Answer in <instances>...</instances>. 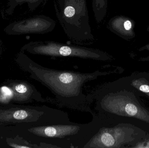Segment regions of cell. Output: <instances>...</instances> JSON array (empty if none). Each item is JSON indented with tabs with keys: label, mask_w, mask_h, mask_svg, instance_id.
<instances>
[{
	"label": "cell",
	"mask_w": 149,
	"mask_h": 148,
	"mask_svg": "<svg viewBox=\"0 0 149 148\" xmlns=\"http://www.w3.org/2000/svg\"><path fill=\"white\" fill-rule=\"evenodd\" d=\"M58 20L67 36L78 42L94 40L86 0H55Z\"/></svg>",
	"instance_id": "cell-5"
},
{
	"label": "cell",
	"mask_w": 149,
	"mask_h": 148,
	"mask_svg": "<svg viewBox=\"0 0 149 148\" xmlns=\"http://www.w3.org/2000/svg\"><path fill=\"white\" fill-rule=\"evenodd\" d=\"M86 97L90 105L94 103L95 113L103 120L114 121L120 117H133L149 123V111L134 92L115 81L102 84Z\"/></svg>",
	"instance_id": "cell-3"
},
{
	"label": "cell",
	"mask_w": 149,
	"mask_h": 148,
	"mask_svg": "<svg viewBox=\"0 0 149 148\" xmlns=\"http://www.w3.org/2000/svg\"><path fill=\"white\" fill-rule=\"evenodd\" d=\"M69 114L60 109L42 106L0 105V127L25 124L71 123Z\"/></svg>",
	"instance_id": "cell-4"
},
{
	"label": "cell",
	"mask_w": 149,
	"mask_h": 148,
	"mask_svg": "<svg viewBox=\"0 0 149 148\" xmlns=\"http://www.w3.org/2000/svg\"><path fill=\"white\" fill-rule=\"evenodd\" d=\"M87 123L25 124L9 127L17 136L40 148H84L101 126L95 111Z\"/></svg>",
	"instance_id": "cell-2"
},
{
	"label": "cell",
	"mask_w": 149,
	"mask_h": 148,
	"mask_svg": "<svg viewBox=\"0 0 149 148\" xmlns=\"http://www.w3.org/2000/svg\"><path fill=\"white\" fill-rule=\"evenodd\" d=\"M13 94L12 89L8 86H2L0 88V103L6 104L13 100Z\"/></svg>",
	"instance_id": "cell-10"
},
{
	"label": "cell",
	"mask_w": 149,
	"mask_h": 148,
	"mask_svg": "<svg viewBox=\"0 0 149 148\" xmlns=\"http://www.w3.org/2000/svg\"><path fill=\"white\" fill-rule=\"evenodd\" d=\"M25 49L31 54L54 57H77L100 61H107L112 56L97 49L66 45L52 41L31 43Z\"/></svg>",
	"instance_id": "cell-7"
},
{
	"label": "cell",
	"mask_w": 149,
	"mask_h": 148,
	"mask_svg": "<svg viewBox=\"0 0 149 148\" xmlns=\"http://www.w3.org/2000/svg\"><path fill=\"white\" fill-rule=\"evenodd\" d=\"M101 120V126L84 148H134L147 138L145 132L130 124Z\"/></svg>",
	"instance_id": "cell-6"
},
{
	"label": "cell",
	"mask_w": 149,
	"mask_h": 148,
	"mask_svg": "<svg viewBox=\"0 0 149 148\" xmlns=\"http://www.w3.org/2000/svg\"><path fill=\"white\" fill-rule=\"evenodd\" d=\"M134 148H149V138H146L141 141L138 142Z\"/></svg>",
	"instance_id": "cell-11"
},
{
	"label": "cell",
	"mask_w": 149,
	"mask_h": 148,
	"mask_svg": "<svg viewBox=\"0 0 149 148\" xmlns=\"http://www.w3.org/2000/svg\"><path fill=\"white\" fill-rule=\"evenodd\" d=\"M123 27L125 30H130L132 28V23L129 20H127L123 23Z\"/></svg>",
	"instance_id": "cell-12"
},
{
	"label": "cell",
	"mask_w": 149,
	"mask_h": 148,
	"mask_svg": "<svg viewBox=\"0 0 149 148\" xmlns=\"http://www.w3.org/2000/svg\"><path fill=\"white\" fill-rule=\"evenodd\" d=\"M115 81L123 87L132 88L136 92L143 93L149 98V74L134 73L130 76L120 78Z\"/></svg>",
	"instance_id": "cell-9"
},
{
	"label": "cell",
	"mask_w": 149,
	"mask_h": 148,
	"mask_svg": "<svg viewBox=\"0 0 149 148\" xmlns=\"http://www.w3.org/2000/svg\"><path fill=\"white\" fill-rule=\"evenodd\" d=\"M8 86L13 92V100L14 102L26 103L34 101L41 103H53L49 99L43 98L40 92L35 86L29 83L22 81L8 82Z\"/></svg>",
	"instance_id": "cell-8"
},
{
	"label": "cell",
	"mask_w": 149,
	"mask_h": 148,
	"mask_svg": "<svg viewBox=\"0 0 149 148\" xmlns=\"http://www.w3.org/2000/svg\"><path fill=\"white\" fill-rule=\"evenodd\" d=\"M19 64L30 77L39 82L50 90L55 96V103L60 107L84 112L93 110L82 87L86 83L96 80L100 76L116 73V70L91 73H81L72 70H59L43 67L24 55Z\"/></svg>",
	"instance_id": "cell-1"
}]
</instances>
